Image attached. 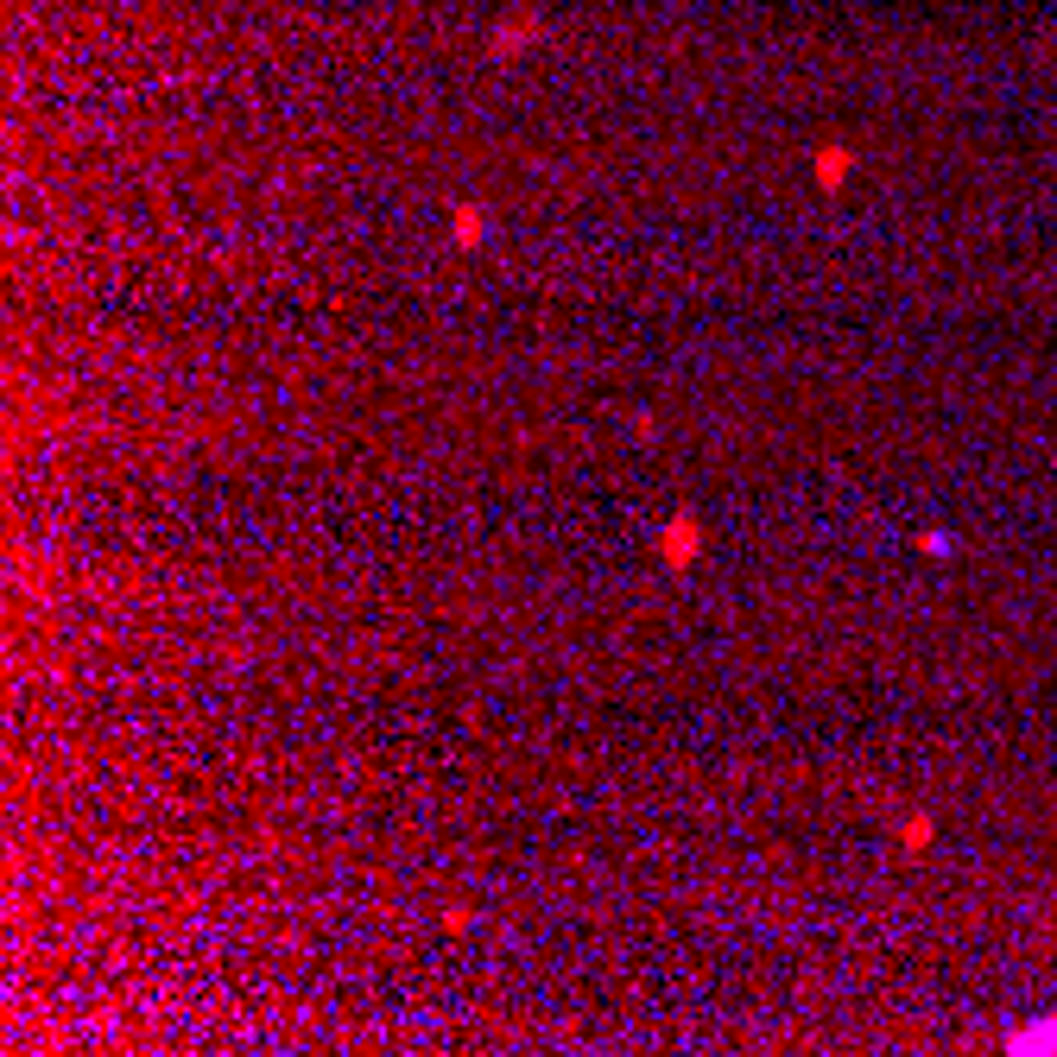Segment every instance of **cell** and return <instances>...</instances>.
<instances>
[{
  "label": "cell",
  "mask_w": 1057,
  "mask_h": 1057,
  "mask_svg": "<svg viewBox=\"0 0 1057 1057\" xmlns=\"http://www.w3.org/2000/svg\"><path fill=\"white\" fill-rule=\"evenodd\" d=\"M653 551H658L665 570H691L696 557H703V519H696V513H671Z\"/></svg>",
  "instance_id": "obj_1"
},
{
  "label": "cell",
  "mask_w": 1057,
  "mask_h": 1057,
  "mask_svg": "<svg viewBox=\"0 0 1057 1057\" xmlns=\"http://www.w3.org/2000/svg\"><path fill=\"white\" fill-rule=\"evenodd\" d=\"M848 172H855V152L848 147H817V159H810V178H817V190H842L848 184Z\"/></svg>",
  "instance_id": "obj_2"
},
{
  "label": "cell",
  "mask_w": 1057,
  "mask_h": 1057,
  "mask_svg": "<svg viewBox=\"0 0 1057 1057\" xmlns=\"http://www.w3.org/2000/svg\"><path fill=\"white\" fill-rule=\"evenodd\" d=\"M450 241H456L463 254L481 248V241H488V210H481V203H456V210H450Z\"/></svg>",
  "instance_id": "obj_3"
},
{
  "label": "cell",
  "mask_w": 1057,
  "mask_h": 1057,
  "mask_svg": "<svg viewBox=\"0 0 1057 1057\" xmlns=\"http://www.w3.org/2000/svg\"><path fill=\"white\" fill-rule=\"evenodd\" d=\"M532 38H539V20H526V13H513V20H501V33L488 38V45H494V58H519V51H526Z\"/></svg>",
  "instance_id": "obj_4"
},
{
  "label": "cell",
  "mask_w": 1057,
  "mask_h": 1057,
  "mask_svg": "<svg viewBox=\"0 0 1057 1057\" xmlns=\"http://www.w3.org/2000/svg\"><path fill=\"white\" fill-rule=\"evenodd\" d=\"M931 836H938V823H931V817H924V810H918V817H906V823H899V848H906V855H924V848H931Z\"/></svg>",
  "instance_id": "obj_5"
},
{
  "label": "cell",
  "mask_w": 1057,
  "mask_h": 1057,
  "mask_svg": "<svg viewBox=\"0 0 1057 1057\" xmlns=\"http://www.w3.org/2000/svg\"><path fill=\"white\" fill-rule=\"evenodd\" d=\"M918 551H924V557H944L949 539H944V532H924V539H918Z\"/></svg>",
  "instance_id": "obj_6"
},
{
  "label": "cell",
  "mask_w": 1057,
  "mask_h": 1057,
  "mask_svg": "<svg viewBox=\"0 0 1057 1057\" xmlns=\"http://www.w3.org/2000/svg\"><path fill=\"white\" fill-rule=\"evenodd\" d=\"M443 931H469V906H450V911H443Z\"/></svg>",
  "instance_id": "obj_7"
}]
</instances>
